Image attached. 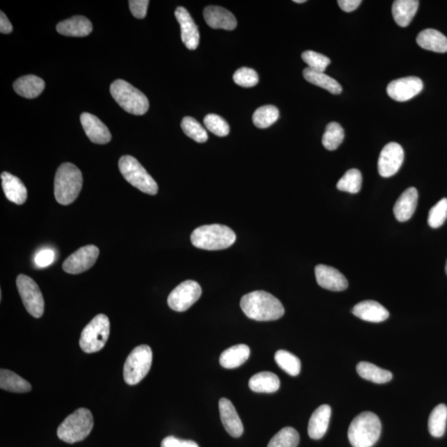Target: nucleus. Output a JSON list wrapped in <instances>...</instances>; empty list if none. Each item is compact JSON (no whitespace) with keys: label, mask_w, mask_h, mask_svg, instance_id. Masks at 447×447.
Instances as JSON below:
<instances>
[{"label":"nucleus","mask_w":447,"mask_h":447,"mask_svg":"<svg viewBox=\"0 0 447 447\" xmlns=\"http://www.w3.org/2000/svg\"><path fill=\"white\" fill-rule=\"evenodd\" d=\"M241 307L249 318L258 322L279 320L284 315V307L279 299L264 291H254L241 298Z\"/></svg>","instance_id":"obj_1"},{"label":"nucleus","mask_w":447,"mask_h":447,"mask_svg":"<svg viewBox=\"0 0 447 447\" xmlns=\"http://www.w3.org/2000/svg\"><path fill=\"white\" fill-rule=\"evenodd\" d=\"M82 185L83 177L79 168L70 163L60 165L56 171L54 181L56 202L60 205H70L79 196Z\"/></svg>","instance_id":"obj_2"},{"label":"nucleus","mask_w":447,"mask_h":447,"mask_svg":"<svg viewBox=\"0 0 447 447\" xmlns=\"http://www.w3.org/2000/svg\"><path fill=\"white\" fill-rule=\"evenodd\" d=\"M190 241L198 249L221 250L229 248L236 242V234L223 225H206L195 229Z\"/></svg>","instance_id":"obj_3"},{"label":"nucleus","mask_w":447,"mask_h":447,"mask_svg":"<svg viewBox=\"0 0 447 447\" xmlns=\"http://www.w3.org/2000/svg\"><path fill=\"white\" fill-rule=\"evenodd\" d=\"M382 425L379 416L364 412L355 416L348 430V438L353 447H372L379 441Z\"/></svg>","instance_id":"obj_4"},{"label":"nucleus","mask_w":447,"mask_h":447,"mask_svg":"<svg viewBox=\"0 0 447 447\" xmlns=\"http://www.w3.org/2000/svg\"><path fill=\"white\" fill-rule=\"evenodd\" d=\"M94 426L92 414L89 409H79L69 415L58 429L59 439L67 444L83 441L90 435Z\"/></svg>","instance_id":"obj_5"},{"label":"nucleus","mask_w":447,"mask_h":447,"mask_svg":"<svg viewBox=\"0 0 447 447\" xmlns=\"http://www.w3.org/2000/svg\"><path fill=\"white\" fill-rule=\"evenodd\" d=\"M111 93L115 101L126 112L143 115L149 111V102L146 95L124 80H117L111 86Z\"/></svg>","instance_id":"obj_6"},{"label":"nucleus","mask_w":447,"mask_h":447,"mask_svg":"<svg viewBox=\"0 0 447 447\" xmlns=\"http://www.w3.org/2000/svg\"><path fill=\"white\" fill-rule=\"evenodd\" d=\"M119 168L124 179L134 188L146 194L156 195L159 192L157 182L145 170L140 162L132 156L126 155L121 157Z\"/></svg>","instance_id":"obj_7"},{"label":"nucleus","mask_w":447,"mask_h":447,"mask_svg":"<svg viewBox=\"0 0 447 447\" xmlns=\"http://www.w3.org/2000/svg\"><path fill=\"white\" fill-rule=\"evenodd\" d=\"M111 323L107 316L99 314L81 332L80 346L86 353H95L103 349L110 336Z\"/></svg>","instance_id":"obj_8"},{"label":"nucleus","mask_w":447,"mask_h":447,"mask_svg":"<svg viewBox=\"0 0 447 447\" xmlns=\"http://www.w3.org/2000/svg\"><path fill=\"white\" fill-rule=\"evenodd\" d=\"M153 361V352L149 346L136 347L129 354L124 366L126 384L136 385L149 374Z\"/></svg>","instance_id":"obj_9"},{"label":"nucleus","mask_w":447,"mask_h":447,"mask_svg":"<svg viewBox=\"0 0 447 447\" xmlns=\"http://www.w3.org/2000/svg\"><path fill=\"white\" fill-rule=\"evenodd\" d=\"M16 284L26 310L33 318H40L44 314V299L38 285L31 277L24 275L17 277Z\"/></svg>","instance_id":"obj_10"},{"label":"nucleus","mask_w":447,"mask_h":447,"mask_svg":"<svg viewBox=\"0 0 447 447\" xmlns=\"http://www.w3.org/2000/svg\"><path fill=\"white\" fill-rule=\"evenodd\" d=\"M202 293L201 286L197 282L185 281L169 294L168 304L173 311H185L198 301Z\"/></svg>","instance_id":"obj_11"},{"label":"nucleus","mask_w":447,"mask_h":447,"mask_svg":"<svg viewBox=\"0 0 447 447\" xmlns=\"http://www.w3.org/2000/svg\"><path fill=\"white\" fill-rule=\"evenodd\" d=\"M99 254V250L95 245L82 247L65 260L63 264V270L71 275H79L94 266Z\"/></svg>","instance_id":"obj_12"},{"label":"nucleus","mask_w":447,"mask_h":447,"mask_svg":"<svg viewBox=\"0 0 447 447\" xmlns=\"http://www.w3.org/2000/svg\"><path fill=\"white\" fill-rule=\"evenodd\" d=\"M405 160V151L397 143H389L382 149L377 169L381 177H390L399 171Z\"/></svg>","instance_id":"obj_13"},{"label":"nucleus","mask_w":447,"mask_h":447,"mask_svg":"<svg viewBox=\"0 0 447 447\" xmlns=\"http://www.w3.org/2000/svg\"><path fill=\"white\" fill-rule=\"evenodd\" d=\"M423 82L418 77L407 76L395 80L388 86L390 98L398 102H405L422 92Z\"/></svg>","instance_id":"obj_14"},{"label":"nucleus","mask_w":447,"mask_h":447,"mask_svg":"<svg viewBox=\"0 0 447 447\" xmlns=\"http://www.w3.org/2000/svg\"><path fill=\"white\" fill-rule=\"evenodd\" d=\"M315 273L318 284L325 289L341 292L348 288V281L335 268L320 264L316 267Z\"/></svg>","instance_id":"obj_15"},{"label":"nucleus","mask_w":447,"mask_h":447,"mask_svg":"<svg viewBox=\"0 0 447 447\" xmlns=\"http://www.w3.org/2000/svg\"><path fill=\"white\" fill-rule=\"evenodd\" d=\"M175 16L181 26V41L189 50H196L199 45L198 28L188 10L184 7L177 8Z\"/></svg>","instance_id":"obj_16"},{"label":"nucleus","mask_w":447,"mask_h":447,"mask_svg":"<svg viewBox=\"0 0 447 447\" xmlns=\"http://www.w3.org/2000/svg\"><path fill=\"white\" fill-rule=\"evenodd\" d=\"M81 122L91 142L97 145H106L111 140L110 130L97 116L90 113H83L81 115Z\"/></svg>","instance_id":"obj_17"},{"label":"nucleus","mask_w":447,"mask_h":447,"mask_svg":"<svg viewBox=\"0 0 447 447\" xmlns=\"http://www.w3.org/2000/svg\"><path fill=\"white\" fill-rule=\"evenodd\" d=\"M219 409L221 422L225 430L231 437H240L244 432V426L232 403L227 398H221Z\"/></svg>","instance_id":"obj_18"},{"label":"nucleus","mask_w":447,"mask_h":447,"mask_svg":"<svg viewBox=\"0 0 447 447\" xmlns=\"http://www.w3.org/2000/svg\"><path fill=\"white\" fill-rule=\"evenodd\" d=\"M204 19L208 26L214 29L234 30L237 27L236 17L222 7H206L204 10Z\"/></svg>","instance_id":"obj_19"},{"label":"nucleus","mask_w":447,"mask_h":447,"mask_svg":"<svg viewBox=\"0 0 447 447\" xmlns=\"http://www.w3.org/2000/svg\"><path fill=\"white\" fill-rule=\"evenodd\" d=\"M352 312L359 319L374 323L384 322L389 316V312L384 306L371 300L358 303L354 307Z\"/></svg>","instance_id":"obj_20"},{"label":"nucleus","mask_w":447,"mask_h":447,"mask_svg":"<svg viewBox=\"0 0 447 447\" xmlns=\"http://www.w3.org/2000/svg\"><path fill=\"white\" fill-rule=\"evenodd\" d=\"M418 193L415 188L407 189L395 203L393 213L395 218L400 222H405L412 218L418 206Z\"/></svg>","instance_id":"obj_21"},{"label":"nucleus","mask_w":447,"mask_h":447,"mask_svg":"<svg viewBox=\"0 0 447 447\" xmlns=\"http://www.w3.org/2000/svg\"><path fill=\"white\" fill-rule=\"evenodd\" d=\"M2 188L8 201L23 205L28 197V190L19 177L3 172L1 174Z\"/></svg>","instance_id":"obj_22"},{"label":"nucleus","mask_w":447,"mask_h":447,"mask_svg":"<svg viewBox=\"0 0 447 447\" xmlns=\"http://www.w3.org/2000/svg\"><path fill=\"white\" fill-rule=\"evenodd\" d=\"M332 409L327 405L320 406L312 414L308 424V435L311 439L319 440L327 433L330 419H331Z\"/></svg>","instance_id":"obj_23"},{"label":"nucleus","mask_w":447,"mask_h":447,"mask_svg":"<svg viewBox=\"0 0 447 447\" xmlns=\"http://www.w3.org/2000/svg\"><path fill=\"white\" fill-rule=\"evenodd\" d=\"M92 24L83 16L72 17L56 26V31L68 37H86L92 32Z\"/></svg>","instance_id":"obj_24"},{"label":"nucleus","mask_w":447,"mask_h":447,"mask_svg":"<svg viewBox=\"0 0 447 447\" xmlns=\"http://www.w3.org/2000/svg\"><path fill=\"white\" fill-rule=\"evenodd\" d=\"M416 43L425 50L439 54L447 51V38L436 29L423 30L416 37Z\"/></svg>","instance_id":"obj_25"},{"label":"nucleus","mask_w":447,"mask_h":447,"mask_svg":"<svg viewBox=\"0 0 447 447\" xmlns=\"http://www.w3.org/2000/svg\"><path fill=\"white\" fill-rule=\"evenodd\" d=\"M418 0H396L392 7L394 21L400 27H407L418 12Z\"/></svg>","instance_id":"obj_26"},{"label":"nucleus","mask_w":447,"mask_h":447,"mask_svg":"<svg viewBox=\"0 0 447 447\" xmlns=\"http://www.w3.org/2000/svg\"><path fill=\"white\" fill-rule=\"evenodd\" d=\"M44 88V81L33 75L22 76L14 83L15 92L27 99L38 97Z\"/></svg>","instance_id":"obj_27"},{"label":"nucleus","mask_w":447,"mask_h":447,"mask_svg":"<svg viewBox=\"0 0 447 447\" xmlns=\"http://www.w3.org/2000/svg\"><path fill=\"white\" fill-rule=\"evenodd\" d=\"M250 349L248 346L241 344L225 350L220 355V364L225 368H236L245 364L249 359Z\"/></svg>","instance_id":"obj_28"},{"label":"nucleus","mask_w":447,"mask_h":447,"mask_svg":"<svg viewBox=\"0 0 447 447\" xmlns=\"http://www.w3.org/2000/svg\"><path fill=\"white\" fill-rule=\"evenodd\" d=\"M252 391L256 393H271L277 392L280 388L279 377L271 372H261L254 375L249 381Z\"/></svg>","instance_id":"obj_29"},{"label":"nucleus","mask_w":447,"mask_h":447,"mask_svg":"<svg viewBox=\"0 0 447 447\" xmlns=\"http://www.w3.org/2000/svg\"><path fill=\"white\" fill-rule=\"evenodd\" d=\"M0 388L12 393H28L31 391L32 386L29 382L8 370L0 371Z\"/></svg>","instance_id":"obj_30"},{"label":"nucleus","mask_w":447,"mask_h":447,"mask_svg":"<svg viewBox=\"0 0 447 447\" xmlns=\"http://www.w3.org/2000/svg\"><path fill=\"white\" fill-rule=\"evenodd\" d=\"M357 370L360 377L364 380L371 381L373 383L385 384L393 379L391 372L377 367L372 363L359 362L357 364Z\"/></svg>","instance_id":"obj_31"},{"label":"nucleus","mask_w":447,"mask_h":447,"mask_svg":"<svg viewBox=\"0 0 447 447\" xmlns=\"http://www.w3.org/2000/svg\"><path fill=\"white\" fill-rule=\"evenodd\" d=\"M303 76L309 83L327 90L330 93L340 95L342 92V88L339 82L331 76L325 75L324 72L312 71L307 67L303 71Z\"/></svg>","instance_id":"obj_32"},{"label":"nucleus","mask_w":447,"mask_h":447,"mask_svg":"<svg viewBox=\"0 0 447 447\" xmlns=\"http://www.w3.org/2000/svg\"><path fill=\"white\" fill-rule=\"evenodd\" d=\"M447 407L441 403L432 410L428 420L429 432L434 437H441L446 432Z\"/></svg>","instance_id":"obj_33"},{"label":"nucleus","mask_w":447,"mask_h":447,"mask_svg":"<svg viewBox=\"0 0 447 447\" xmlns=\"http://www.w3.org/2000/svg\"><path fill=\"white\" fill-rule=\"evenodd\" d=\"M275 361L282 370L291 376H298L301 372V361L296 355L284 350H277Z\"/></svg>","instance_id":"obj_34"},{"label":"nucleus","mask_w":447,"mask_h":447,"mask_svg":"<svg viewBox=\"0 0 447 447\" xmlns=\"http://www.w3.org/2000/svg\"><path fill=\"white\" fill-rule=\"evenodd\" d=\"M345 132L341 126L336 122L327 124L323 137V145L329 151L338 149L344 140Z\"/></svg>","instance_id":"obj_35"},{"label":"nucleus","mask_w":447,"mask_h":447,"mask_svg":"<svg viewBox=\"0 0 447 447\" xmlns=\"http://www.w3.org/2000/svg\"><path fill=\"white\" fill-rule=\"evenodd\" d=\"M279 111L273 106H264L256 110L253 115V122L259 129H267L279 120Z\"/></svg>","instance_id":"obj_36"},{"label":"nucleus","mask_w":447,"mask_h":447,"mask_svg":"<svg viewBox=\"0 0 447 447\" xmlns=\"http://www.w3.org/2000/svg\"><path fill=\"white\" fill-rule=\"evenodd\" d=\"M362 175L358 169H350L337 182V188L341 192L357 194L361 189Z\"/></svg>","instance_id":"obj_37"},{"label":"nucleus","mask_w":447,"mask_h":447,"mask_svg":"<svg viewBox=\"0 0 447 447\" xmlns=\"http://www.w3.org/2000/svg\"><path fill=\"white\" fill-rule=\"evenodd\" d=\"M300 437L293 428H284L273 437L267 447H298Z\"/></svg>","instance_id":"obj_38"},{"label":"nucleus","mask_w":447,"mask_h":447,"mask_svg":"<svg viewBox=\"0 0 447 447\" xmlns=\"http://www.w3.org/2000/svg\"><path fill=\"white\" fill-rule=\"evenodd\" d=\"M181 126L186 136L193 138V140L200 143L207 141L208 134L206 130L202 127V125L197 120L192 118V117H185L181 121Z\"/></svg>","instance_id":"obj_39"},{"label":"nucleus","mask_w":447,"mask_h":447,"mask_svg":"<svg viewBox=\"0 0 447 447\" xmlns=\"http://www.w3.org/2000/svg\"><path fill=\"white\" fill-rule=\"evenodd\" d=\"M302 58L307 64L311 70L325 72V69L331 64L327 56L316 53L314 51H306L302 54Z\"/></svg>","instance_id":"obj_40"},{"label":"nucleus","mask_w":447,"mask_h":447,"mask_svg":"<svg viewBox=\"0 0 447 447\" xmlns=\"http://www.w3.org/2000/svg\"><path fill=\"white\" fill-rule=\"evenodd\" d=\"M204 124L210 132L216 134V136L225 137L231 131L227 121L222 117L217 115H207L204 119Z\"/></svg>","instance_id":"obj_41"},{"label":"nucleus","mask_w":447,"mask_h":447,"mask_svg":"<svg viewBox=\"0 0 447 447\" xmlns=\"http://www.w3.org/2000/svg\"><path fill=\"white\" fill-rule=\"evenodd\" d=\"M447 219V199H441L429 211L428 224L433 229H437L445 223Z\"/></svg>","instance_id":"obj_42"},{"label":"nucleus","mask_w":447,"mask_h":447,"mask_svg":"<svg viewBox=\"0 0 447 447\" xmlns=\"http://www.w3.org/2000/svg\"><path fill=\"white\" fill-rule=\"evenodd\" d=\"M234 81L242 88H253L258 84L259 76L253 69L242 67L234 74Z\"/></svg>","instance_id":"obj_43"},{"label":"nucleus","mask_w":447,"mask_h":447,"mask_svg":"<svg viewBox=\"0 0 447 447\" xmlns=\"http://www.w3.org/2000/svg\"><path fill=\"white\" fill-rule=\"evenodd\" d=\"M130 10L136 19H145L147 15L149 1L147 0H130L129 2Z\"/></svg>","instance_id":"obj_44"},{"label":"nucleus","mask_w":447,"mask_h":447,"mask_svg":"<svg viewBox=\"0 0 447 447\" xmlns=\"http://www.w3.org/2000/svg\"><path fill=\"white\" fill-rule=\"evenodd\" d=\"M55 260V252L45 249L38 252L35 257V263L38 268H46L51 266Z\"/></svg>","instance_id":"obj_45"},{"label":"nucleus","mask_w":447,"mask_h":447,"mask_svg":"<svg viewBox=\"0 0 447 447\" xmlns=\"http://www.w3.org/2000/svg\"><path fill=\"white\" fill-rule=\"evenodd\" d=\"M161 447H199V446L193 441L181 440L170 436L164 438Z\"/></svg>","instance_id":"obj_46"},{"label":"nucleus","mask_w":447,"mask_h":447,"mask_svg":"<svg viewBox=\"0 0 447 447\" xmlns=\"http://www.w3.org/2000/svg\"><path fill=\"white\" fill-rule=\"evenodd\" d=\"M337 3L343 11L350 13L357 10L362 1L361 0H339Z\"/></svg>","instance_id":"obj_47"},{"label":"nucleus","mask_w":447,"mask_h":447,"mask_svg":"<svg viewBox=\"0 0 447 447\" xmlns=\"http://www.w3.org/2000/svg\"><path fill=\"white\" fill-rule=\"evenodd\" d=\"M0 32L3 34H8L13 31V26L8 19L6 15L3 14V12L0 13Z\"/></svg>","instance_id":"obj_48"},{"label":"nucleus","mask_w":447,"mask_h":447,"mask_svg":"<svg viewBox=\"0 0 447 447\" xmlns=\"http://www.w3.org/2000/svg\"><path fill=\"white\" fill-rule=\"evenodd\" d=\"M293 2L297 3H303L306 2V0H294Z\"/></svg>","instance_id":"obj_49"},{"label":"nucleus","mask_w":447,"mask_h":447,"mask_svg":"<svg viewBox=\"0 0 447 447\" xmlns=\"http://www.w3.org/2000/svg\"><path fill=\"white\" fill-rule=\"evenodd\" d=\"M446 275H447V261H446Z\"/></svg>","instance_id":"obj_50"}]
</instances>
